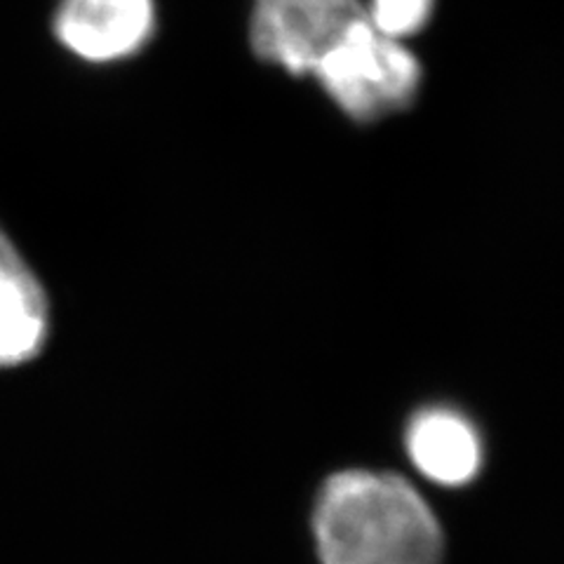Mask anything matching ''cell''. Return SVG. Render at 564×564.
<instances>
[{
  "label": "cell",
  "mask_w": 564,
  "mask_h": 564,
  "mask_svg": "<svg viewBox=\"0 0 564 564\" xmlns=\"http://www.w3.org/2000/svg\"><path fill=\"white\" fill-rule=\"evenodd\" d=\"M362 22L360 0H254L252 47L290 74H313Z\"/></svg>",
  "instance_id": "3"
},
{
  "label": "cell",
  "mask_w": 564,
  "mask_h": 564,
  "mask_svg": "<svg viewBox=\"0 0 564 564\" xmlns=\"http://www.w3.org/2000/svg\"><path fill=\"white\" fill-rule=\"evenodd\" d=\"M153 0H62L55 14L57 41L85 62L132 57L153 33Z\"/></svg>",
  "instance_id": "4"
},
{
  "label": "cell",
  "mask_w": 564,
  "mask_h": 564,
  "mask_svg": "<svg viewBox=\"0 0 564 564\" xmlns=\"http://www.w3.org/2000/svg\"><path fill=\"white\" fill-rule=\"evenodd\" d=\"M313 76L346 116L365 122L408 109L419 90L421 68L400 41L362 22L329 52Z\"/></svg>",
  "instance_id": "2"
},
{
  "label": "cell",
  "mask_w": 564,
  "mask_h": 564,
  "mask_svg": "<svg viewBox=\"0 0 564 564\" xmlns=\"http://www.w3.org/2000/svg\"><path fill=\"white\" fill-rule=\"evenodd\" d=\"M47 329L50 308L41 280L0 228V367L39 356Z\"/></svg>",
  "instance_id": "6"
},
{
  "label": "cell",
  "mask_w": 564,
  "mask_h": 564,
  "mask_svg": "<svg viewBox=\"0 0 564 564\" xmlns=\"http://www.w3.org/2000/svg\"><path fill=\"white\" fill-rule=\"evenodd\" d=\"M431 10L433 0H372L365 14L379 33L402 41L429 22Z\"/></svg>",
  "instance_id": "7"
},
{
  "label": "cell",
  "mask_w": 564,
  "mask_h": 564,
  "mask_svg": "<svg viewBox=\"0 0 564 564\" xmlns=\"http://www.w3.org/2000/svg\"><path fill=\"white\" fill-rule=\"evenodd\" d=\"M321 564H440L445 534L426 499L393 473L344 470L317 494Z\"/></svg>",
  "instance_id": "1"
},
{
  "label": "cell",
  "mask_w": 564,
  "mask_h": 564,
  "mask_svg": "<svg viewBox=\"0 0 564 564\" xmlns=\"http://www.w3.org/2000/svg\"><path fill=\"white\" fill-rule=\"evenodd\" d=\"M404 445L416 470L435 485L464 487L482 470V437L466 414L452 408L416 412L404 435Z\"/></svg>",
  "instance_id": "5"
}]
</instances>
